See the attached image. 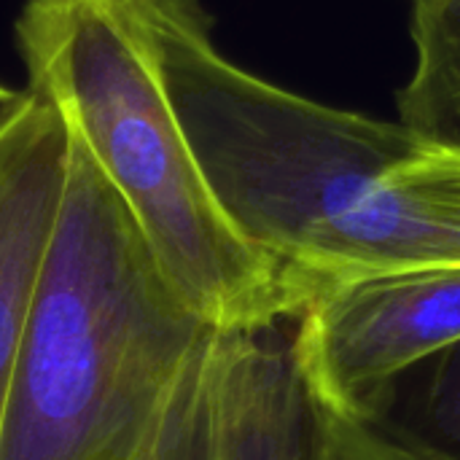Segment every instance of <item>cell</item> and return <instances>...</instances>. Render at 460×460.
Wrapping results in <instances>:
<instances>
[{
	"label": "cell",
	"mask_w": 460,
	"mask_h": 460,
	"mask_svg": "<svg viewBox=\"0 0 460 460\" xmlns=\"http://www.w3.org/2000/svg\"><path fill=\"white\" fill-rule=\"evenodd\" d=\"M410 35L415 65L396 94L399 121L460 151V0H412Z\"/></svg>",
	"instance_id": "52a82bcc"
},
{
	"label": "cell",
	"mask_w": 460,
	"mask_h": 460,
	"mask_svg": "<svg viewBox=\"0 0 460 460\" xmlns=\"http://www.w3.org/2000/svg\"><path fill=\"white\" fill-rule=\"evenodd\" d=\"M32 92L30 89H11L0 84V135L16 121V116L27 108Z\"/></svg>",
	"instance_id": "9c48e42d"
},
{
	"label": "cell",
	"mask_w": 460,
	"mask_h": 460,
	"mask_svg": "<svg viewBox=\"0 0 460 460\" xmlns=\"http://www.w3.org/2000/svg\"><path fill=\"white\" fill-rule=\"evenodd\" d=\"M70 159L65 116L32 92L0 135V423Z\"/></svg>",
	"instance_id": "8992f818"
},
{
	"label": "cell",
	"mask_w": 460,
	"mask_h": 460,
	"mask_svg": "<svg viewBox=\"0 0 460 460\" xmlns=\"http://www.w3.org/2000/svg\"><path fill=\"white\" fill-rule=\"evenodd\" d=\"M369 423L418 460H460V342L404 372Z\"/></svg>",
	"instance_id": "ba28073f"
},
{
	"label": "cell",
	"mask_w": 460,
	"mask_h": 460,
	"mask_svg": "<svg viewBox=\"0 0 460 460\" xmlns=\"http://www.w3.org/2000/svg\"><path fill=\"white\" fill-rule=\"evenodd\" d=\"M460 267V151L418 140L372 172L288 267L305 305L326 286Z\"/></svg>",
	"instance_id": "5b68a950"
},
{
	"label": "cell",
	"mask_w": 460,
	"mask_h": 460,
	"mask_svg": "<svg viewBox=\"0 0 460 460\" xmlns=\"http://www.w3.org/2000/svg\"><path fill=\"white\" fill-rule=\"evenodd\" d=\"M124 460H418L329 404L280 326L205 323Z\"/></svg>",
	"instance_id": "3957f363"
},
{
	"label": "cell",
	"mask_w": 460,
	"mask_h": 460,
	"mask_svg": "<svg viewBox=\"0 0 460 460\" xmlns=\"http://www.w3.org/2000/svg\"><path fill=\"white\" fill-rule=\"evenodd\" d=\"M460 342V267L388 272L318 291L296 315L294 356L340 412L367 420L412 367Z\"/></svg>",
	"instance_id": "277c9868"
},
{
	"label": "cell",
	"mask_w": 460,
	"mask_h": 460,
	"mask_svg": "<svg viewBox=\"0 0 460 460\" xmlns=\"http://www.w3.org/2000/svg\"><path fill=\"white\" fill-rule=\"evenodd\" d=\"M199 323L70 129L65 191L3 410L0 460L92 458L121 394Z\"/></svg>",
	"instance_id": "7a4b0ae2"
},
{
	"label": "cell",
	"mask_w": 460,
	"mask_h": 460,
	"mask_svg": "<svg viewBox=\"0 0 460 460\" xmlns=\"http://www.w3.org/2000/svg\"><path fill=\"white\" fill-rule=\"evenodd\" d=\"M16 43L30 92L81 137L162 278L216 329H264L305 307L286 272L218 205L127 0H27Z\"/></svg>",
	"instance_id": "6da1fadb"
}]
</instances>
